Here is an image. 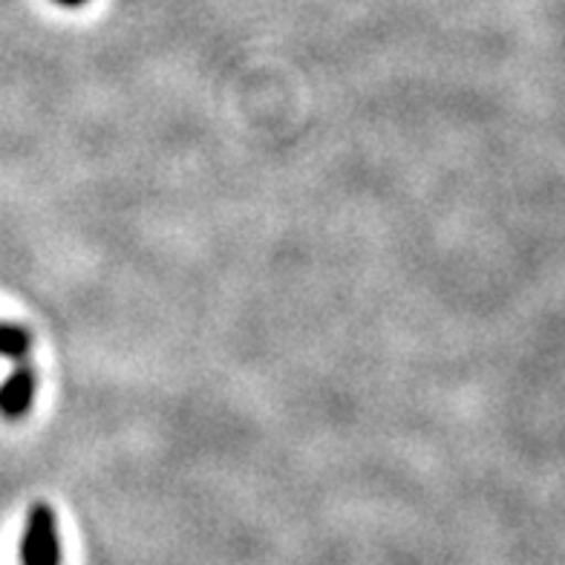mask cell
I'll return each instance as SVG.
<instances>
[{
  "label": "cell",
  "instance_id": "6da1fadb",
  "mask_svg": "<svg viewBox=\"0 0 565 565\" xmlns=\"http://www.w3.org/2000/svg\"><path fill=\"white\" fill-rule=\"evenodd\" d=\"M23 565H61V536L55 511L46 502H35L26 516L21 540Z\"/></svg>",
  "mask_w": 565,
  "mask_h": 565
},
{
  "label": "cell",
  "instance_id": "7a4b0ae2",
  "mask_svg": "<svg viewBox=\"0 0 565 565\" xmlns=\"http://www.w3.org/2000/svg\"><path fill=\"white\" fill-rule=\"evenodd\" d=\"M38 393V372L35 366L26 364V358L18 361L12 375L0 384V413L7 418H23L30 413Z\"/></svg>",
  "mask_w": 565,
  "mask_h": 565
},
{
  "label": "cell",
  "instance_id": "3957f363",
  "mask_svg": "<svg viewBox=\"0 0 565 565\" xmlns=\"http://www.w3.org/2000/svg\"><path fill=\"white\" fill-rule=\"evenodd\" d=\"M32 350V335L21 323H7L0 320V358L9 361H23Z\"/></svg>",
  "mask_w": 565,
  "mask_h": 565
},
{
  "label": "cell",
  "instance_id": "277c9868",
  "mask_svg": "<svg viewBox=\"0 0 565 565\" xmlns=\"http://www.w3.org/2000/svg\"><path fill=\"white\" fill-rule=\"evenodd\" d=\"M55 3H61V7L75 9V7H84V3H87V0H55Z\"/></svg>",
  "mask_w": 565,
  "mask_h": 565
}]
</instances>
